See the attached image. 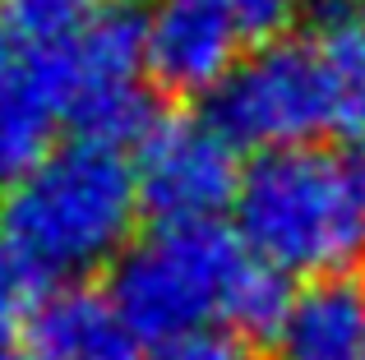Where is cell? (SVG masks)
<instances>
[{"label": "cell", "instance_id": "7a4b0ae2", "mask_svg": "<svg viewBox=\"0 0 365 360\" xmlns=\"http://www.w3.org/2000/svg\"><path fill=\"white\" fill-rule=\"evenodd\" d=\"M232 213L245 250L282 277H351L365 263V148L259 153Z\"/></svg>", "mask_w": 365, "mask_h": 360}, {"label": "cell", "instance_id": "ba28073f", "mask_svg": "<svg viewBox=\"0 0 365 360\" xmlns=\"http://www.w3.org/2000/svg\"><path fill=\"white\" fill-rule=\"evenodd\" d=\"M273 360H365V282L319 277L292 296L277 333L268 337Z\"/></svg>", "mask_w": 365, "mask_h": 360}, {"label": "cell", "instance_id": "5bb4252c", "mask_svg": "<svg viewBox=\"0 0 365 360\" xmlns=\"http://www.w3.org/2000/svg\"><path fill=\"white\" fill-rule=\"evenodd\" d=\"M351 5H356V9H365V0H351Z\"/></svg>", "mask_w": 365, "mask_h": 360}, {"label": "cell", "instance_id": "8fae6325", "mask_svg": "<svg viewBox=\"0 0 365 360\" xmlns=\"http://www.w3.org/2000/svg\"><path fill=\"white\" fill-rule=\"evenodd\" d=\"M292 282L282 277L277 268H268V263H250L241 287H236L232 305H227V319L222 328H232V333H241L245 342L255 337V342H268V337L277 333V324H282L287 305H292Z\"/></svg>", "mask_w": 365, "mask_h": 360}, {"label": "cell", "instance_id": "7c38bea8", "mask_svg": "<svg viewBox=\"0 0 365 360\" xmlns=\"http://www.w3.org/2000/svg\"><path fill=\"white\" fill-rule=\"evenodd\" d=\"M227 9H232L241 42H250L259 51V46L287 42L296 33V23L305 18L310 0H227Z\"/></svg>", "mask_w": 365, "mask_h": 360}, {"label": "cell", "instance_id": "9c48e42d", "mask_svg": "<svg viewBox=\"0 0 365 360\" xmlns=\"http://www.w3.org/2000/svg\"><path fill=\"white\" fill-rule=\"evenodd\" d=\"M56 120L61 111L46 83L0 33V198L51 153Z\"/></svg>", "mask_w": 365, "mask_h": 360}, {"label": "cell", "instance_id": "5b68a950", "mask_svg": "<svg viewBox=\"0 0 365 360\" xmlns=\"http://www.w3.org/2000/svg\"><path fill=\"white\" fill-rule=\"evenodd\" d=\"M241 148L208 116H162L134 148V185L139 208L153 226L217 222L241 194Z\"/></svg>", "mask_w": 365, "mask_h": 360}, {"label": "cell", "instance_id": "8992f818", "mask_svg": "<svg viewBox=\"0 0 365 360\" xmlns=\"http://www.w3.org/2000/svg\"><path fill=\"white\" fill-rule=\"evenodd\" d=\"M241 46L227 0H158L143 23V74L171 97H213Z\"/></svg>", "mask_w": 365, "mask_h": 360}, {"label": "cell", "instance_id": "52a82bcc", "mask_svg": "<svg viewBox=\"0 0 365 360\" xmlns=\"http://www.w3.org/2000/svg\"><path fill=\"white\" fill-rule=\"evenodd\" d=\"M28 342L37 360H143V337L116 296L88 282L51 287L28 305Z\"/></svg>", "mask_w": 365, "mask_h": 360}, {"label": "cell", "instance_id": "3957f363", "mask_svg": "<svg viewBox=\"0 0 365 360\" xmlns=\"http://www.w3.org/2000/svg\"><path fill=\"white\" fill-rule=\"evenodd\" d=\"M204 116L236 148H255V157L324 144L329 134L365 139V97L319 37H287L250 51L208 97Z\"/></svg>", "mask_w": 365, "mask_h": 360}, {"label": "cell", "instance_id": "6da1fadb", "mask_svg": "<svg viewBox=\"0 0 365 360\" xmlns=\"http://www.w3.org/2000/svg\"><path fill=\"white\" fill-rule=\"evenodd\" d=\"M134 162L120 148L70 139L0 198V287L33 305L42 291L83 282L134 245Z\"/></svg>", "mask_w": 365, "mask_h": 360}, {"label": "cell", "instance_id": "30bf717a", "mask_svg": "<svg viewBox=\"0 0 365 360\" xmlns=\"http://www.w3.org/2000/svg\"><path fill=\"white\" fill-rule=\"evenodd\" d=\"M98 0H5V42L28 60L65 51L88 23Z\"/></svg>", "mask_w": 365, "mask_h": 360}, {"label": "cell", "instance_id": "277c9868", "mask_svg": "<svg viewBox=\"0 0 365 360\" xmlns=\"http://www.w3.org/2000/svg\"><path fill=\"white\" fill-rule=\"evenodd\" d=\"M255 254L222 222L153 226L111 263V296L148 346L222 324Z\"/></svg>", "mask_w": 365, "mask_h": 360}, {"label": "cell", "instance_id": "4fadbf2b", "mask_svg": "<svg viewBox=\"0 0 365 360\" xmlns=\"http://www.w3.org/2000/svg\"><path fill=\"white\" fill-rule=\"evenodd\" d=\"M153 360H250V346L241 333L208 324V328H195V333L171 337V342H158Z\"/></svg>", "mask_w": 365, "mask_h": 360}]
</instances>
